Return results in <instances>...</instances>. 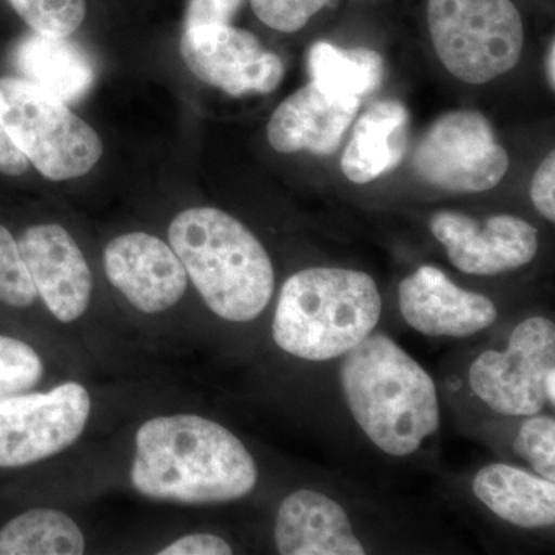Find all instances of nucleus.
Instances as JSON below:
<instances>
[{"instance_id": "obj_1", "label": "nucleus", "mask_w": 555, "mask_h": 555, "mask_svg": "<svg viewBox=\"0 0 555 555\" xmlns=\"http://www.w3.org/2000/svg\"><path fill=\"white\" fill-rule=\"evenodd\" d=\"M129 480L137 494L152 502L218 505L250 494L258 485V466L228 427L177 412L139 425Z\"/></svg>"}, {"instance_id": "obj_2", "label": "nucleus", "mask_w": 555, "mask_h": 555, "mask_svg": "<svg viewBox=\"0 0 555 555\" xmlns=\"http://www.w3.org/2000/svg\"><path fill=\"white\" fill-rule=\"evenodd\" d=\"M167 241L214 315L250 323L272 301V259L254 232L228 211L185 208L171 219Z\"/></svg>"}, {"instance_id": "obj_3", "label": "nucleus", "mask_w": 555, "mask_h": 555, "mask_svg": "<svg viewBox=\"0 0 555 555\" xmlns=\"http://www.w3.org/2000/svg\"><path fill=\"white\" fill-rule=\"evenodd\" d=\"M350 414L386 454H414L440 426L436 383L393 339L371 334L339 367Z\"/></svg>"}, {"instance_id": "obj_4", "label": "nucleus", "mask_w": 555, "mask_h": 555, "mask_svg": "<svg viewBox=\"0 0 555 555\" xmlns=\"http://www.w3.org/2000/svg\"><path fill=\"white\" fill-rule=\"evenodd\" d=\"M382 297L374 278L357 270L305 269L287 278L272 335L288 356L327 361L345 356L374 332Z\"/></svg>"}, {"instance_id": "obj_5", "label": "nucleus", "mask_w": 555, "mask_h": 555, "mask_svg": "<svg viewBox=\"0 0 555 555\" xmlns=\"http://www.w3.org/2000/svg\"><path fill=\"white\" fill-rule=\"evenodd\" d=\"M0 122L50 181L86 177L104 155L98 131L67 102L22 78H0Z\"/></svg>"}, {"instance_id": "obj_6", "label": "nucleus", "mask_w": 555, "mask_h": 555, "mask_svg": "<svg viewBox=\"0 0 555 555\" xmlns=\"http://www.w3.org/2000/svg\"><path fill=\"white\" fill-rule=\"evenodd\" d=\"M427 25L444 68L474 86L506 75L524 53V21L511 0H429Z\"/></svg>"}, {"instance_id": "obj_7", "label": "nucleus", "mask_w": 555, "mask_h": 555, "mask_svg": "<svg viewBox=\"0 0 555 555\" xmlns=\"http://www.w3.org/2000/svg\"><path fill=\"white\" fill-rule=\"evenodd\" d=\"M93 414L89 387L67 379L47 390L0 400V469L47 462L86 434Z\"/></svg>"}, {"instance_id": "obj_8", "label": "nucleus", "mask_w": 555, "mask_h": 555, "mask_svg": "<svg viewBox=\"0 0 555 555\" xmlns=\"http://www.w3.org/2000/svg\"><path fill=\"white\" fill-rule=\"evenodd\" d=\"M416 177L451 193H481L500 184L509 156L491 124L474 109L440 116L416 144Z\"/></svg>"}, {"instance_id": "obj_9", "label": "nucleus", "mask_w": 555, "mask_h": 555, "mask_svg": "<svg viewBox=\"0 0 555 555\" xmlns=\"http://www.w3.org/2000/svg\"><path fill=\"white\" fill-rule=\"evenodd\" d=\"M555 367V326L543 317L529 318L511 335L506 350H486L474 361V393L503 415L529 416L545 408V378Z\"/></svg>"}, {"instance_id": "obj_10", "label": "nucleus", "mask_w": 555, "mask_h": 555, "mask_svg": "<svg viewBox=\"0 0 555 555\" xmlns=\"http://www.w3.org/2000/svg\"><path fill=\"white\" fill-rule=\"evenodd\" d=\"M179 51L201 82L230 96L272 93L284 78L281 57L254 33L230 24L184 30Z\"/></svg>"}, {"instance_id": "obj_11", "label": "nucleus", "mask_w": 555, "mask_h": 555, "mask_svg": "<svg viewBox=\"0 0 555 555\" xmlns=\"http://www.w3.org/2000/svg\"><path fill=\"white\" fill-rule=\"evenodd\" d=\"M38 299L64 326L79 323L93 301L94 281L89 261L64 225L42 222L25 229L17 240Z\"/></svg>"}, {"instance_id": "obj_12", "label": "nucleus", "mask_w": 555, "mask_h": 555, "mask_svg": "<svg viewBox=\"0 0 555 555\" xmlns=\"http://www.w3.org/2000/svg\"><path fill=\"white\" fill-rule=\"evenodd\" d=\"M109 286L142 315L177 308L188 294L189 276L169 241L153 233L127 232L108 241L102 254Z\"/></svg>"}, {"instance_id": "obj_13", "label": "nucleus", "mask_w": 555, "mask_h": 555, "mask_svg": "<svg viewBox=\"0 0 555 555\" xmlns=\"http://www.w3.org/2000/svg\"><path fill=\"white\" fill-rule=\"evenodd\" d=\"M429 225L447 248L449 261L469 275L516 270L531 262L539 250L534 225L513 215H495L480 222L460 211H438Z\"/></svg>"}, {"instance_id": "obj_14", "label": "nucleus", "mask_w": 555, "mask_h": 555, "mask_svg": "<svg viewBox=\"0 0 555 555\" xmlns=\"http://www.w3.org/2000/svg\"><path fill=\"white\" fill-rule=\"evenodd\" d=\"M398 298L409 326L427 337H470L492 326L499 315L491 299L455 286L433 266H422L401 281Z\"/></svg>"}, {"instance_id": "obj_15", "label": "nucleus", "mask_w": 555, "mask_h": 555, "mask_svg": "<svg viewBox=\"0 0 555 555\" xmlns=\"http://www.w3.org/2000/svg\"><path fill=\"white\" fill-rule=\"evenodd\" d=\"M361 101L335 96L310 82L278 105L268 124V141L284 155L327 156L341 144Z\"/></svg>"}, {"instance_id": "obj_16", "label": "nucleus", "mask_w": 555, "mask_h": 555, "mask_svg": "<svg viewBox=\"0 0 555 555\" xmlns=\"http://www.w3.org/2000/svg\"><path fill=\"white\" fill-rule=\"evenodd\" d=\"M273 535L283 555L364 554L343 506L312 489H299L284 499Z\"/></svg>"}, {"instance_id": "obj_17", "label": "nucleus", "mask_w": 555, "mask_h": 555, "mask_svg": "<svg viewBox=\"0 0 555 555\" xmlns=\"http://www.w3.org/2000/svg\"><path fill=\"white\" fill-rule=\"evenodd\" d=\"M409 113L401 102L378 101L358 118L343 153L341 170L349 181L367 184L396 169L409 144Z\"/></svg>"}, {"instance_id": "obj_18", "label": "nucleus", "mask_w": 555, "mask_h": 555, "mask_svg": "<svg viewBox=\"0 0 555 555\" xmlns=\"http://www.w3.org/2000/svg\"><path fill=\"white\" fill-rule=\"evenodd\" d=\"M11 57L22 79L67 104L82 100L94 82V65L89 54L68 38L33 31L16 43Z\"/></svg>"}, {"instance_id": "obj_19", "label": "nucleus", "mask_w": 555, "mask_h": 555, "mask_svg": "<svg viewBox=\"0 0 555 555\" xmlns=\"http://www.w3.org/2000/svg\"><path fill=\"white\" fill-rule=\"evenodd\" d=\"M473 488L478 500L507 524L526 529L555 524L554 481L494 463L477 474Z\"/></svg>"}, {"instance_id": "obj_20", "label": "nucleus", "mask_w": 555, "mask_h": 555, "mask_svg": "<svg viewBox=\"0 0 555 555\" xmlns=\"http://www.w3.org/2000/svg\"><path fill=\"white\" fill-rule=\"evenodd\" d=\"M87 537L78 521L54 507L25 511L0 529V555H82Z\"/></svg>"}, {"instance_id": "obj_21", "label": "nucleus", "mask_w": 555, "mask_h": 555, "mask_svg": "<svg viewBox=\"0 0 555 555\" xmlns=\"http://www.w3.org/2000/svg\"><path fill=\"white\" fill-rule=\"evenodd\" d=\"M310 78L335 96L361 101L382 86L385 61L377 51L339 49L328 42L310 47Z\"/></svg>"}, {"instance_id": "obj_22", "label": "nucleus", "mask_w": 555, "mask_h": 555, "mask_svg": "<svg viewBox=\"0 0 555 555\" xmlns=\"http://www.w3.org/2000/svg\"><path fill=\"white\" fill-rule=\"evenodd\" d=\"M47 374L36 347L21 338L0 335V400L36 389Z\"/></svg>"}, {"instance_id": "obj_23", "label": "nucleus", "mask_w": 555, "mask_h": 555, "mask_svg": "<svg viewBox=\"0 0 555 555\" xmlns=\"http://www.w3.org/2000/svg\"><path fill=\"white\" fill-rule=\"evenodd\" d=\"M21 20L39 35L69 38L87 16L86 0H9Z\"/></svg>"}, {"instance_id": "obj_24", "label": "nucleus", "mask_w": 555, "mask_h": 555, "mask_svg": "<svg viewBox=\"0 0 555 555\" xmlns=\"http://www.w3.org/2000/svg\"><path fill=\"white\" fill-rule=\"evenodd\" d=\"M38 301L17 240L0 225V302L13 309H28Z\"/></svg>"}, {"instance_id": "obj_25", "label": "nucleus", "mask_w": 555, "mask_h": 555, "mask_svg": "<svg viewBox=\"0 0 555 555\" xmlns=\"http://www.w3.org/2000/svg\"><path fill=\"white\" fill-rule=\"evenodd\" d=\"M514 452L526 460L540 477L555 480V420L534 416L521 425L513 444Z\"/></svg>"}, {"instance_id": "obj_26", "label": "nucleus", "mask_w": 555, "mask_h": 555, "mask_svg": "<svg viewBox=\"0 0 555 555\" xmlns=\"http://www.w3.org/2000/svg\"><path fill=\"white\" fill-rule=\"evenodd\" d=\"M331 0H251V9L272 30L295 33L320 13Z\"/></svg>"}, {"instance_id": "obj_27", "label": "nucleus", "mask_w": 555, "mask_h": 555, "mask_svg": "<svg viewBox=\"0 0 555 555\" xmlns=\"http://www.w3.org/2000/svg\"><path fill=\"white\" fill-rule=\"evenodd\" d=\"M243 0H190L184 30L229 25Z\"/></svg>"}, {"instance_id": "obj_28", "label": "nucleus", "mask_w": 555, "mask_h": 555, "mask_svg": "<svg viewBox=\"0 0 555 555\" xmlns=\"http://www.w3.org/2000/svg\"><path fill=\"white\" fill-rule=\"evenodd\" d=\"M158 555H230L233 554L232 546L228 540L217 534L207 532H195L171 540L166 546L156 551Z\"/></svg>"}, {"instance_id": "obj_29", "label": "nucleus", "mask_w": 555, "mask_h": 555, "mask_svg": "<svg viewBox=\"0 0 555 555\" xmlns=\"http://www.w3.org/2000/svg\"><path fill=\"white\" fill-rule=\"evenodd\" d=\"M531 199L537 210L555 221V153L551 152L537 169L531 184Z\"/></svg>"}, {"instance_id": "obj_30", "label": "nucleus", "mask_w": 555, "mask_h": 555, "mask_svg": "<svg viewBox=\"0 0 555 555\" xmlns=\"http://www.w3.org/2000/svg\"><path fill=\"white\" fill-rule=\"evenodd\" d=\"M28 167L30 163L22 155L13 139L7 133L5 127L0 122V173L7 177H21Z\"/></svg>"}, {"instance_id": "obj_31", "label": "nucleus", "mask_w": 555, "mask_h": 555, "mask_svg": "<svg viewBox=\"0 0 555 555\" xmlns=\"http://www.w3.org/2000/svg\"><path fill=\"white\" fill-rule=\"evenodd\" d=\"M546 78L550 83L551 90L555 89V42L551 40L550 49L546 51L545 60Z\"/></svg>"}, {"instance_id": "obj_32", "label": "nucleus", "mask_w": 555, "mask_h": 555, "mask_svg": "<svg viewBox=\"0 0 555 555\" xmlns=\"http://www.w3.org/2000/svg\"><path fill=\"white\" fill-rule=\"evenodd\" d=\"M545 396L546 401H550L551 406L555 404V367L547 372L545 378Z\"/></svg>"}]
</instances>
